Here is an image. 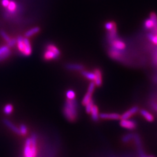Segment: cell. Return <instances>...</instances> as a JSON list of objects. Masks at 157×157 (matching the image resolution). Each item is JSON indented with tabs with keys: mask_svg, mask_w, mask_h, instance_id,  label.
I'll return each instance as SVG.
<instances>
[{
	"mask_svg": "<svg viewBox=\"0 0 157 157\" xmlns=\"http://www.w3.org/2000/svg\"><path fill=\"white\" fill-rule=\"evenodd\" d=\"M66 67L68 69L73 70H82L84 68V66L78 63H69L66 65Z\"/></svg>",
	"mask_w": 157,
	"mask_h": 157,
	"instance_id": "cell-18",
	"label": "cell"
},
{
	"mask_svg": "<svg viewBox=\"0 0 157 157\" xmlns=\"http://www.w3.org/2000/svg\"><path fill=\"white\" fill-rule=\"evenodd\" d=\"M134 138V134L133 133H127L123 136L122 138V141L124 143H127L133 140Z\"/></svg>",
	"mask_w": 157,
	"mask_h": 157,
	"instance_id": "cell-25",
	"label": "cell"
},
{
	"mask_svg": "<svg viewBox=\"0 0 157 157\" xmlns=\"http://www.w3.org/2000/svg\"><path fill=\"white\" fill-rule=\"evenodd\" d=\"M19 130H20V133H21V134L23 135V136H25L28 133V129H27V127L26 125H21L20 126V129H19Z\"/></svg>",
	"mask_w": 157,
	"mask_h": 157,
	"instance_id": "cell-31",
	"label": "cell"
},
{
	"mask_svg": "<svg viewBox=\"0 0 157 157\" xmlns=\"http://www.w3.org/2000/svg\"><path fill=\"white\" fill-rule=\"evenodd\" d=\"M100 118L104 119L118 120L121 118V116L116 113H102L100 114Z\"/></svg>",
	"mask_w": 157,
	"mask_h": 157,
	"instance_id": "cell-9",
	"label": "cell"
},
{
	"mask_svg": "<svg viewBox=\"0 0 157 157\" xmlns=\"http://www.w3.org/2000/svg\"><path fill=\"white\" fill-rule=\"evenodd\" d=\"M95 87H96L95 83L94 82H92L89 86L88 90H87L86 94H85V96H84V97L82 100V104L83 105H86L91 100H92V97L93 93L94 91Z\"/></svg>",
	"mask_w": 157,
	"mask_h": 157,
	"instance_id": "cell-2",
	"label": "cell"
},
{
	"mask_svg": "<svg viewBox=\"0 0 157 157\" xmlns=\"http://www.w3.org/2000/svg\"><path fill=\"white\" fill-rule=\"evenodd\" d=\"M139 111V108L137 106H134L130 108L129 110L124 112L121 116V119H128L131 116L136 114L138 111Z\"/></svg>",
	"mask_w": 157,
	"mask_h": 157,
	"instance_id": "cell-8",
	"label": "cell"
},
{
	"mask_svg": "<svg viewBox=\"0 0 157 157\" xmlns=\"http://www.w3.org/2000/svg\"><path fill=\"white\" fill-rule=\"evenodd\" d=\"M9 3H10L9 0H2L1 1V4L4 7H7Z\"/></svg>",
	"mask_w": 157,
	"mask_h": 157,
	"instance_id": "cell-35",
	"label": "cell"
},
{
	"mask_svg": "<svg viewBox=\"0 0 157 157\" xmlns=\"http://www.w3.org/2000/svg\"><path fill=\"white\" fill-rule=\"evenodd\" d=\"M140 114L149 122H152L154 121V116L149 113L148 111H147L145 109H141L140 110Z\"/></svg>",
	"mask_w": 157,
	"mask_h": 157,
	"instance_id": "cell-14",
	"label": "cell"
},
{
	"mask_svg": "<svg viewBox=\"0 0 157 157\" xmlns=\"http://www.w3.org/2000/svg\"><path fill=\"white\" fill-rule=\"evenodd\" d=\"M82 73L83 74V76H84L85 77H86L87 79L92 81H94L95 79V74L93 72H90L86 70H83L82 72Z\"/></svg>",
	"mask_w": 157,
	"mask_h": 157,
	"instance_id": "cell-21",
	"label": "cell"
},
{
	"mask_svg": "<svg viewBox=\"0 0 157 157\" xmlns=\"http://www.w3.org/2000/svg\"><path fill=\"white\" fill-rule=\"evenodd\" d=\"M39 32H40V28L39 27H34V28H32L31 29L29 30L28 31H27L25 33V36L27 38L30 37L35 35L36 34H37Z\"/></svg>",
	"mask_w": 157,
	"mask_h": 157,
	"instance_id": "cell-20",
	"label": "cell"
},
{
	"mask_svg": "<svg viewBox=\"0 0 157 157\" xmlns=\"http://www.w3.org/2000/svg\"><path fill=\"white\" fill-rule=\"evenodd\" d=\"M144 27L147 30H152L154 28V23L149 18L145 20L144 22Z\"/></svg>",
	"mask_w": 157,
	"mask_h": 157,
	"instance_id": "cell-22",
	"label": "cell"
},
{
	"mask_svg": "<svg viewBox=\"0 0 157 157\" xmlns=\"http://www.w3.org/2000/svg\"><path fill=\"white\" fill-rule=\"evenodd\" d=\"M58 56L59 55H57L55 52L48 49H47L44 54V58L47 61L56 59L58 57Z\"/></svg>",
	"mask_w": 157,
	"mask_h": 157,
	"instance_id": "cell-13",
	"label": "cell"
},
{
	"mask_svg": "<svg viewBox=\"0 0 157 157\" xmlns=\"http://www.w3.org/2000/svg\"><path fill=\"white\" fill-rule=\"evenodd\" d=\"M24 155L25 157H36V154H35L32 149L31 147V139L29 138L26 140L25 143V147L24 148Z\"/></svg>",
	"mask_w": 157,
	"mask_h": 157,
	"instance_id": "cell-5",
	"label": "cell"
},
{
	"mask_svg": "<svg viewBox=\"0 0 157 157\" xmlns=\"http://www.w3.org/2000/svg\"><path fill=\"white\" fill-rule=\"evenodd\" d=\"M147 39L153 44L157 45V35L156 34H154L152 33H148L147 35Z\"/></svg>",
	"mask_w": 157,
	"mask_h": 157,
	"instance_id": "cell-24",
	"label": "cell"
},
{
	"mask_svg": "<svg viewBox=\"0 0 157 157\" xmlns=\"http://www.w3.org/2000/svg\"><path fill=\"white\" fill-rule=\"evenodd\" d=\"M11 50L8 45L0 47V62L5 60L11 55Z\"/></svg>",
	"mask_w": 157,
	"mask_h": 157,
	"instance_id": "cell-7",
	"label": "cell"
},
{
	"mask_svg": "<svg viewBox=\"0 0 157 157\" xmlns=\"http://www.w3.org/2000/svg\"><path fill=\"white\" fill-rule=\"evenodd\" d=\"M4 123L7 125L10 129H11L13 132L18 134H21L19 129H18L15 125H14L11 121L8 119H4Z\"/></svg>",
	"mask_w": 157,
	"mask_h": 157,
	"instance_id": "cell-16",
	"label": "cell"
},
{
	"mask_svg": "<svg viewBox=\"0 0 157 157\" xmlns=\"http://www.w3.org/2000/svg\"><path fill=\"white\" fill-rule=\"evenodd\" d=\"M122 51H123L118 50H116V49L112 48L109 50V55L112 58H113L115 59L121 60L122 58V56L123 55Z\"/></svg>",
	"mask_w": 157,
	"mask_h": 157,
	"instance_id": "cell-12",
	"label": "cell"
},
{
	"mask_svg": "<svg viewBox=\"0 0 157 157\" xmlns=\"http://www.w3.org/2000/svg\"><path fill=\"white\" fill-rule=\"evenodd\" d=\"M135 144L137 146L138 152L139 154L140 157H145V155L144 154V151L143 150L142 144L141 141V138L140 136L138 134H134V138H133Z\"/></svg>",
	"mask_w": 157,
	"mask_h": 157,
	"instance_id": "cell-6",
	"label": "cell"
},
{
	"mask_svg": "<svg viewBox=\"0 0 157 157\" xmlns=\"http://www.w3.org/2000/svg\"><path fill=\"white\" fill-rule=\"evenodd\" d=\"M8 11L11 14H14L15 12L17 9V5L14 1H10V3L7 7Z\"/></svg>",
	"mask_w": 157,
	"mask_h": 157,
	"instance_id": "cell-23",
	"label": "cell"
},
{
	"mask_svg": "<svg viewBox=\"0 0 157 157\" xmlns=\"http://www.w3.org/2000/svg\"><path fill=\"white\" fill-rule=\"evenodd\" d=\"M149 18L154 23V28L151 30V33L157 35V15L154 12H151L149 15Z\"/></svg>",
	"mask_w": 157,
	"mask_h": 157,
	"instance_id": "cell-15",
	"label": "cell"
},
{
	"mask_svg": "<svg viewBox=\"0 0 157 157\" xmlns=\"http://www.w3.org/2000/svg\"><path fill=\"white\" fill-rule=\"evenodd\" d=\"M13 111V107L11 104H7L4 107V112L6 115H10Z\"/></svg>",
	"mask_w": 157,
	"mask_h": 157,
	"instance_id": "cell-28",
	"label": "cell"
},
{
	"mask_svg": "<svg viewBox=\"0 0 157 157\" xmlns=\"http://www.w3.org/2000/svg\"><path fill=\"white\" fill-rule=\"evenodd\" d=\"M94 73L95 74V79L94 81V82L95 83L96 86H100L103 83L101 72L99 69H96Z\"/></svg>",
	"mask_w": 157,
	"mask_h": 157,
	"instance_id": "cell-11",
	"label": "cell"
},
{
	"mask_svg": "<svg viewBox=\"0 0 157 157\" xmlns=\"http://www.w3.org/2000/svg\"><path fill=\"white\" fill-rule=\"evenodd\" d=\"M77 105L75 100H67L63 108V114L69 121H74L77 116Z\"/></svg>",
	"mask_w": 157,
	"mask_h": 157,
	"instance_id": "cell-1",
	"label": "cell"
},
{
	"mask_svg": "<svg viewBox=\"0 0 157 157\" xmlns=\"http://www.w3.org/2000/svg\"><path fill=\"white\" fill-rule=\"evenodd\" d=\"M150 105L152 108H153L156 112H157V103L153 101L150 102Z\"/></svg>",
	"mask_w": 157,
	"mask_h": 157,
	"instance_id": "cell-34",
	"label": "cell"
},
{
	"mask_svg": "<svg viewBox=\"0 0 157 157\" xmlns=\"http://www.w3.org/2000/svg\"><path fill=\"white\" fill-rule=\"evenodd\" d=\"M23 39L24 38H23L22 36H19L18 37V39H17V44L18 45V50L22 53H23V50H24V48H25V43H24Z\"/></svg>",
	"mask_w": 157,
	"mask_h": 157,
	"instance_id": "cell-19",
	"label": "cell"
},
{
	"mask_svg": "<svg viewBox=\"0 0 157 157\" xmlns=\"http://www.w3.org/2000/svg\"><path fill=\"white\" fill-rule=\"evenodd\" d=\"M90 114L92 115V118L94 121H97L98 120L100 115L98 113V108L96 105H93L91 110Z\"/></svg>",
	"mask_w": 157,
	"mask_h": 157,
	"instance_id": "cell-17",
	"label": "cell"
},
{
	"mask_svg": "<svg viewBox=\"0 0 157 157\" xmlns=\"http://www.w3.org/2000/svg\"><path fill=\"white\" fill-rule=\"evenodd\" d=\"M23 40H24V43H25V48H24V50L22 54L25 56H29L32 52V48L30 41L27 37L24 38Z\"/></svg>",
	"mask_w": 157,
	"mask_h": 157,
	"instance_id": "cell-10",
	"label": "cell"
},
{
	"mask_svg": "<svg viewBox=\"0 0 157 157\" xmlns=\"http://www.w3.org/2000/svg\"><path fill=\"white\" fill-rule=\"evenodd\" d=\"M47 49H48V50H50L54 51V52H55L58 55H60V51H59V49L55 45H54L53 44H48L47 46Z\"/></svg>",
	"mask_w": 157,
	"mask_h": 157,
	"instance_id": "cell-27",
	"label": "cell"
},
{
	"mask_svg": "<svg viewBox=\"0 0 157 157\" xmlns=\"http://www.w3.org/2000/svg\"><path fill=\"white\" fill-rule=\"evenodd\" d=\"M0 34H1V36H2V37L7 41V42H8L11 38L9 37V36L4 31V30H1L0 31Z\"/></svg>",
	"mask_w": 157,
	"mask_h": 157,
	"instance_id": "cell-32",
	"label": "cell"
},
{
	"mask_svg": "<svg viewBox=\"0 0 157 157\" xmlns=\"http://www.w3.org/2000/svg\"><path fill=\"white\" fill-rule=\"evenodd\" d=\"M66 98H67V100H74L75 97H76V94L75 92L72 90H69L67 91L66 93Z\"/></svg>",
	"mask_w": 157,
	"mask_h": 157,
	"instance_id": "cell-26",
	"label": "cell"
},
{
	"mask_svg": "<svg viewBox=\"0 0 157 157\" xmlns=\"http://www.w3.org/2000/svg\"><path fill=\"white\" fill-rule=\"evenodd\" d=\"M154 61L155 63L157 65V48H156V50H155V54H154Z\"/></svg>",
	"mask_w": 157,
	"mask_h": 157,
	"instance_id": "cell-36",
	"label": "cell"
},
{
	"mask_svg": "<svg viewBox=\"0 0 157 157\" xmlns=\"http://www.w3.org/2000/svg\"><path fill=\"white\" fill-rule=\"evenodd\" d=\"M94 105V101L93 100H91L86 105H85L86 106V111L87 114H90L91 110L92 109V107Z\"/></svg>",
	"mask_w": 157,
	"mask_h": 157,
	"instance_id": "cell-29",
	"label": "cell"
},
{
	"mask_svg": "<svg viewBox=\"0 0 157 157\" xmlns=\"http://www.w3.org/2000/svg\"><path fill=\"white\" fill-rule=\"evenodd\" d=\"M116 26V24L113 22H108L106 23L105 25V29L109 31H110L111 30H112V29H114Z\"/></svg>",
	"mask_w": 157,
	"mask_h": 157,
	"instance_id": "cell-30",
	"label": "cell"
},
{
	"mask_svg": "<svg viewBox=\"0 0 157 157\" xmlns=\"http://www.w3.org/2000/svg\"><path fill=\"white\" fill-rule=\"evenodd\" d=\"M109 42L112 46V48L118 50L124 51L126 47V45L125 43L123 41L117 38L112 40V41Z\"/></svg>",
	"mask_w": 157,
	"mask_h": 157,
	"instance_id": "cell-3",
	"label": "cell"
},
{
	"mask_svg": "<svg viewBox=\"0 0 157 157\" xmlns=\"http://www.w3.org/2000/svg\"><path fill=\"white\" fill-rule=\"evenodd\" d=\"M120 125L121 127L128 129V130H134L137 127V123L133 120L128 119H121L120 122Z\"/></svg>",
	"mask_w": 157,
	"mask_h": 157,
	"instance_id": "cell-4",
	"label": "cell"
},
{
	"mask_svg": "<svg viewBox=\"0 0 157 157\" xmlns=\"http://www.w3.org/2000/svg\"><path fill=\"white\" fill-rule=\"evenodd\" d=\"M17 44V39H11L10 40L7 42V45L9 47H12Z\"/></svg>",
	"mask_w": 157,
	"mask_h": 157,
	"instance_id": "cell-33",
	"label": "cell"
}]
</instances>
